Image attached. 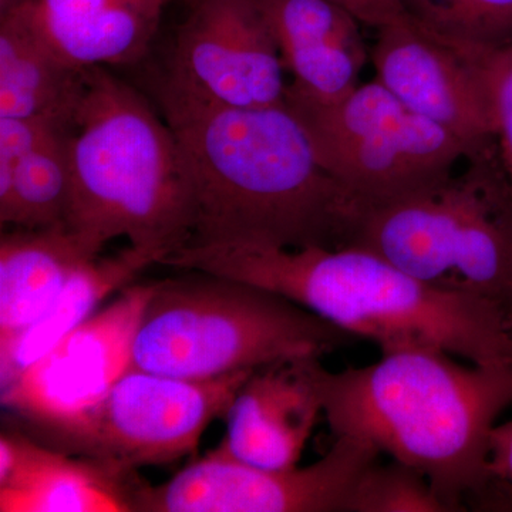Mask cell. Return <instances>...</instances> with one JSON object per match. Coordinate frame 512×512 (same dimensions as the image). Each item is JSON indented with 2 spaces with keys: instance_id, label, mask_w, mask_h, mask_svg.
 <instances>
[{
  "instance_id": "obj_9",
  "label": "cell",
  "mask_w": 512,
  "mask_h": 512,
  "mask_svg": "<svg viewBox=\"0 0 512 512\" xmlns=\"http://www.w3.org/2000/svg\"><path fill=\"white\" fill-rule=\"evenodd\" d=\"M274 35L255 0H187L163 72L157 106H284L288 82Z\"/></svg>"
},
{
  "instance_id": "obj_5",
  "label": "cell",
  "mask_w": 512,
  "mask_h": 512,
  "mask_svg": "<svg viewBox=\"0 0 512 512\" xmlns=\"http://www.w3.org/2000/svg\"><path fill=\"white\" fill-rule=\"evenodd\" d=\"M343 330L262 286L187 271L154 282L133 343V367L187 380L322 357L348 345Z\"/></svg>"
},
{
  "instance_id": "obj_4",
  "label": "cell",
  "mask_w": 512,
  "mask_h": 512,
  "mask_svg": "<svg viewBox=\"0 0 512 512\" xmlns=\"http://www.w3.org/2000/svg\"><path fill=\"white\" fill-rule=\"evenodd\" d=\"M69 154L67 228L94 251L126 238L161 265L190 242V178L174 131L106 67L87 70Z\"/></svg>"
},
{
  "instance_id": "obj_3",
  "label": "cell",
  "mask_w": 512,
  "mask_h": 512,
  "mask_svg": "<svg viewBox=\"0 0 512 512\" xmlns=\"http://www.w3.org/2000/svg\"><path fill=\"white\" fill-rule=\"evenodd\" d=\"M322 387L333 436L363 441L416 468L451 511L493 480L491 434L512 406V365L393 350L367 366L325 369Z\"/></svg>"
},
{
  "instance_id": "obj_23",
  "label": "cell",
  "mask_w": 512,
  "mask_h": 512,
  "mask_svg": "<svg viewBox=\"0 0 512 512\" xmlns=\"http://www.w3.org/2000/svg\"><path fill=\"white\" fill-rule=\"evenodd\" d=\"M487 70L494 104L497 143L512 183V43L488 55Z\"/></svg>"
},
{
  "instance_id": "obj_14",
  "label": "cell",
  "mask_w": 512,
  "mask_h": 512,
  "mask_svg": "<svg viewBox=\"0 0 512 512\" xmlns=\"http://www.w3.org/2000/svg\"><path fill=\"white\" fill-rule=\"evenodd\" d=\"M138 481L137 473L63 453L18 426L0 436L2 512H130Z\"/></svg>"
},
{
  "instance_id": "obj_8",
  "label": "cell",
  "mask_w": 512,
  "mask_h": 512,
  "mask_svg": "<svg viewBox=\"0 0 512 512\" xmlns=\"http://www.w3.org/2000/svg\"><path fill=\"white\" fill-rule=\"evenodd\" d=\"M254 370L205 380L178 379L131 367L97 402L49 421H19L20 430L63 453L137 473L197 451L212 421L227 416Z\"/></svg>"
},
{
  "instance_id": "obj_15",
  "label": "cell",
  "mask_w": 512,
  "mask_h": 512,
  "mask_svg": "<svg viewBox=\"0 0 512 512\" xmlns=\"http://www.w3.org/2000/svg\"><path fill=\"white\" fill-rule=\"evenodd\" d=\"M271 29L288 89L306 99L332 103L359 86L370 57L362 22L336 0H255Z\"/></svg>"
},
{
  "instance_id": "obj_13",
  "label": "cell",
  "mask_w": 512,
  "mask_h": 512,
  "mask_svg": "<svg viewBox=\"0 0 512 512\" xmlns=\"http://www.w3.org/2000/svg\"><path fill=\"white\" fill-rule=\"evenodd\" d=\"M323 372L315 356L254 370L232 400L227 436L215 450L256 467L298 466L323 416Z\"/></svg>"
},
{
  "instance_id": "obj_18",
  "label": "cell",
  "mask_w": 512,
  "mask_h": 512,
  "mask_svg": "<svg viewBox=\"0 0 512 512\" xmlns=\"http://www.w3.org/2000/svg\"><path fill=\"white\" fill-rule=\"evenodd\" d=\"M87 89V70L53 55L13 12L0 15V117L73 128Z\"/></svg>"
},
{
  "instance_id": "obj_7",
  "label": "cell",
  "mask_w": 512,
  "mask_h": 512,
  "mask_svg": "<svg viewBox=\"0 0 512 512\" xmlns=\"http://www.w3.org/2000/svg\"><path fill=\"white\" fill-rule=\"evenodd\" d=\"M285 104L322 167L367 210L439 180L481 147L409 109L376 79L332 103L288 89Z\"/></svg>"
},
{
  "instance_id": "obj_25",
  "label": "cell",
  "mask_w": 512,
  "mask_h": 512,
  "mask_svg": "<svg viewBox=\"0 0 512 512\" xmlns=\"http://www.w3.org/2000/svg\"><path fill=\"white\" fill-rule=\"evenodd\" d=\"M490 473L493 480L512 485V420L497 424L491 434Z\"/></svg>"
},
{
  "instance_id": "obj_17",
  "label": "cell",
  "mask_w": 512,
  "mask_h": 512,
  "mask_svg": "<svg viewBox=\"0 0 512 512\" xmlns=\"http://www.w3.org/2000/svg\"><path fill=\"white\" fill-rule=\"evenodd\" d=\"M99 252L69 228L23 229L0 238V349L47 311L74 272Z\"/></svg>"
},
{
  "instance_id": "obj_24",
  "label": "cell",
  "mask_w": 512,
  "mask_h": 512,
  "mask_svg": "<svg viewBox=\"0 0 512 512\" xmlns=\"http://www.w3.org/2000/svg\"><path fill=\"white\" fill-rule=\"evenodd\" d=\"M352 12L362 25L379 29L406 18L399 0H336Z\"/></svg>"
},
{
  "instance_id": "obj_12",
  "label": "cell",
  "mask_w": 512,
  "mask_h": 512,
  "mask_svg": "<svg viewBox=\"0 0 512 512\" xmlns=\"http://www.w3.org/2000/svg\"><path fill=\"white\" fill-rule=\"evenodd\" d=\"M376 30L370 59L377 82L471 146L497 138L488 55L443 42L409 16Z\"/></svg>"
},
{
  "instance_id": "obj_22",
  "label": "cell",
  "mask_w": 512,
  "mask_h": 512,
  "mask_svg": "<svg viewBox=\"0 0 512 512\" xmlns=\"http://www.w3.org/2000/svg\"><path fill=\"white\" fill-rule=\"evenodd\" d=\"M416 468L392 460L370 464L360 474L345 512H450Z\"/></svg>"
},
{
  "instance_id": "obj_19",
  "label": "cell",
  "mask_w": 512,
  "mask_h": 512,
  "mask_svg": "<svg viewBox=\"0 0 512 512\" xmlns=\"http://www.w3.org/2000/svg\"><path fill=\"white\" fill-rule=\"evenodd\" d=\"M156 259L133 247L109 258L97 256L74 272L47 311L18 338L0 349V389L45 356L57 342L99 311L113 293L136 284Z\"/></svg>"
},
{
  "instance_id": "obj_26",
  "label": "cell",
  "mask_w": 512,
  "mask_h": 512,
  "mask_svg": "<svg viewBox=\"0 0 512 512\" xmlns=\"http://www.w3.org/2000/svg\"><path fill=\"white\" fill-rule=\"evenodd\" d=\"M23 2H25V0H0V15L9 12V10L18 8Z\"/></svg>"
},
{
  "instance_id": "obj_2",
  "label": "cell",
  "mask_w": 512,
  "mask_h": 512,
  "mask_svg": "<svg viewBox=\"0 0 512 512\" xmlns=\"http://www.w3.org/2000/svg\"><path fill=\"white\" fill-rule=\"evenodd\" d=\"M163 265L262 286L382 353L433 349L474 365H512V318L500 305L426 284L359 245H188Z\"/></svg>"
},
{
  "instance_id": "obj_16",
  "label": "cell",
  "mask_w": 512,
  "mask_h": 512,
  "mask_svg": "<svg viewBox=\"0 0 512 512\" xmlns=\"http://www.w3.org/2000/svg\"><path fill=\"white\" fill-rule=\"evenodd\" d=\"M171 0H25L9 12L74 69L143 59ZM8 13V12H6Z\"/></svg>"
},
{
  "instance_id": "obj_11",
  "label": "cell",
  "mask_w": 512,
  "mask_h": 512,
  "mask_svg": "<svg viewBox=\"0 0 512 512\" xmlns=\"http://www.w3.org/2000/svg\"><path fill=\"white\" fill-rule=\"evenodd\" d=\"M153 291L154 282L127 286L67 333L0 389L3 409L33 423L62 419L97 402L133 367L134 336Z\"/></svg>"
},
{
  "instance_id": "obj_10",
  "label": "cell",
  "mask_w": 512,
  "mask_h": 512,
  "mask_svg": "<svg viewBox=\"0 0 512 512\" xmlns=\"http://www.w3.org/2000/svg\"><path fill=\"white\" fill-rule=\"evenodd\" d=\"M379 456L363 441L335 437L315 463L272 470L214 448L163 484L138 481L131 512H345L357 478Z\"/></svg>"
},
{
  "instance_id": "obj_21",
  "label": "cell",
  "mask_w": 512,
  "mask_h": 512,
  "mask_svg": "<svg viewBox=\"0 0 512 512\" xmlns=\"http://www.w3.org/2000/svg\"><path fill=\"white\" fill-rule=\"evenodd\" d=\"M417 26L443 42L490 55L512 43V0H399Z\"/></svg>"
},
{
  "instance_id": "obj_20",
  "label": "cell",
  "mask_w": 512,
  "mask_h": 512,
  "mask_svg": "<svg viewBox=\"0 0 512 512\" xmlns=\"http://www.w3.org/2000/svg\"><path fill=\"white\" fill-rule=\"evenodd\" d=\"M70 130H55L16 156L0 157V224L67 228L72 173Z\"/></svg>"
},
{
  "instance_id": "obj_1",
  "label": "cell",
  "mask_w": 512,
  "mask_h": 512,
  "mask_svg": "<svg viewBox=\"0 0 512 512\" xmlns=\"http://www.w3.org/2000/svg\"><path fill=\"white\" fill-rule=\"evenodd\" d=\"M180 144L194 247L352 244L367 208L319 163L288 106H157Z\"/></svg>"
},
{
  "instance_id": "obj_6",
  "label": "cell",
  "mask_w": 512,
  "mask_h": 512,
  "mask_svg": "<svg viewBox=\"0 0 512 512\" xmlns=\"http://www.w3.org/2000/svg\"><path fill=\"white\" fill-rule=\"evenodd\" d=\"M419 190L370 207L352 244L426 282L497 303L512 318V183L497 138Z\"/></svg>"
}]
</instances>
